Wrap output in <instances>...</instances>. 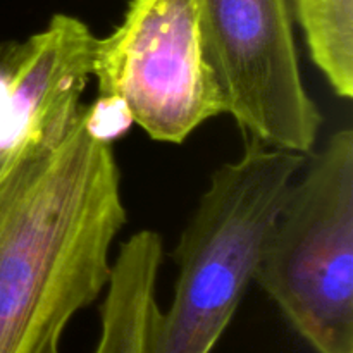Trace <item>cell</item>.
Instances as JSON below:
<instances>
[{
	"label": "cell",
	"mask_w": 353,
	"mask_h": 353,
	"mask_svg": "<svg viewBox=\"0 0 353 353\" xmlns=\"http://www.w3.org/2000/svg\"><path fill=\"white\" fill-rule=\"evenodd\" d=\"M124 224L112 141L81 107L0 176V353H59L69 321L107 286Z\"/></svg>",
	"instance_id": "cell-1"
},
{
	"label": "cell",
	"mask_w": 353,
	"mask_h": 353,
	"mask_svg": "<svg viewBox=\"0 0 353 353\" xmlns=\"http://www.w3.org/2000/svg\"><path fill=\"white\" fill-rule=\"evenodd\" d=\"M309 155L245 138L212 176L176 247L178 279L157 310L147 353H210L230 326L293 179Z\"/></svg>",
	"instance_id": "cell-2"
},
{
	"label": "cell",
	"mask_w": 353,
	"mask_h": 353,
	"mask_svg": "<svg viewBox=\"0 0 353 353\" xmlns=\"http://www.w3.org/2000/svg\"><path fill=\"white\" fill-rule=\"evenodd\" d=\"M254 281L317 353H353L350 128L331 134L290 186Z\"/></svg>",
	"instance_id": "cell-3"
},
{
	"label": "cell",
	"mask_w": 353,
	"mask_h": 353,
	"mask_svg": "<svg viewBox=\"0 0 353 353\" xmlns=\"http://www.w3.org/2000/svg\"><path fill=\"white\" fill-rule=\"evenodd\" d=\"M92 76L152 140L183 143L224 114L207 64L199 0H130L119 26L97 38Z\"/></svg>",
	"instance_id": "cell-4"
},
{
	"label": "cell",
	"mask_w": 353,
	"mask_h": 353,
	"mask_svg": "<svg viewBox=\"0 0 353 353\" xmlns=\"http://www.w3.org/2000/svg\"><path fill=\"white\" fill-rule=\"evenodd\" d=\"M207 64L245 138L309 155L323 114L303 85L292 0H199Z\"/></svg>",
	"instance_id": "cell-5"
},
{
	"label": "cell",
	"mask_w": 353,
	"mask_h": 353,
	"mask_svg": "<svg viewBox=\"0 0 353 353\" xmlns=\"http://www.w3.org/2000/svg\"><path fill=\"white\" fill-rule=\"evenodd\" d=\"M162 238L141 230L128 238L110 265L107 293L100 307V336L93 353H147L152 321L157 314Z\"/></svg>",
	"instance_id": "cell-6"
},
{
	"label": "cell",
	"mask_w": 353,
	"mask_h": 353,
	"mask_svg": "<svg viewBox=\"0 0 353 353\" xmlns=\"http://www.w3.org/2000/svg\"><path fill=\"white\" fill-rule=\"evenodd\" d=\"M309 55L340 99L353 97V0H292Z\"/></svg>",
	"instance_id": "cell-7"
}]
</instances>
